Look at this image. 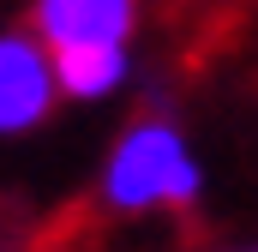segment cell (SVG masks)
Instances as JSON below:
<instances>
[{"label":"cell","mask_w":258,"mask_h":252,"mask_svg":"<svg viewBox=\"0 0 258 252\" xmlns=\"http://www.w3.org/2000/svg\"><path fill=\"white\" fill-rule=\"evenodd\" d=\"M204 192V168H198L186 132L162 114L132 120L102 162V204L120 216H144V210H186Z\"/></svg>","instance_id":"6da1fadb"},{"label":"cell","mask_w":258,"mask_h":252,"mask_svg":"<svg viewBox=\"0 0 258 252\" xmlns=\"http://www.w3.org/2000/svg\"><path fill=\"white\" fill-rule=\"evenodd\" d=\"M60 102L54 54L36 30H0V138L36 132Z\"/></svg>","instance_id":"7a4b0ae2"},{"label":"cell","mask_w":258,"mask_h":252,"mask_svg":"<svg viewBox=\"0 0 258 252\" xmlns=\"http://www.w3.org/2000/svg\"><path fill=\"white\" fill-rule=\"evenodd\" d=\"M30 30L48 42V54L114 48L138 30V0H30Z\"/></svg>","instance_id":"3957f363"},{"label":"cell","mask_w":258,"mask_h":252,"mask_svg":"<svg viewBox=\"0 0 258 252\" xmlns=\"http://www.w3.org/2000/svg\"><path fill=\"white\" fill-rule=\"evenodd\" d=\"M54 78H60V96H72V102H108V96L126 90V78H132V42L66 48V54H54Z\"/></svg>","instance_id":"277c9868"}]
</instances>
